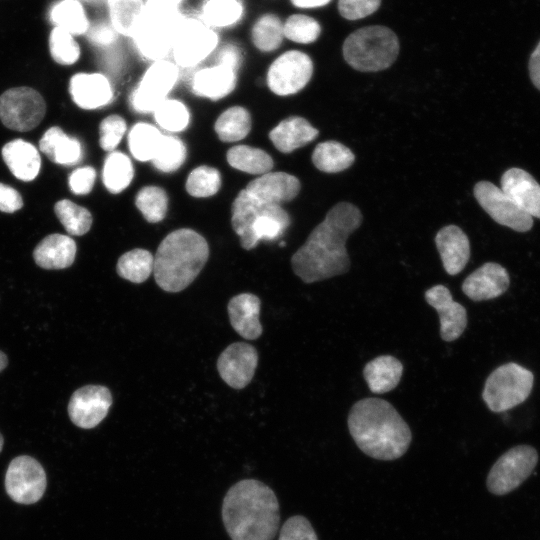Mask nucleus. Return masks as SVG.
<instances>
[{
  "instance_id": "obj_1",
  "label": "nucleus",
  "mask_w": 540,
  "mask_h": 540,
  "mask_svg": "<svg viewBox=\"0 0 540 540\" xmlns=\"http://www.w3.org/2000/svg\"><path fill=\"white\" fill-rule=\"evenodd\" d=\"M362 213L352 203L339 202L309 234L293 254L294 273L305 283L323 281L346 273L350 258L346 249L348 237L360 227Z\"/></svg>"
},
{
  "instance_id": "obj_2",
  "label": "nucleus",
  "mask_w": 540,
  "mask_h": 540,
  "mask_svg": "<svg viewBox=\"0 0 540 540\" xmlns=\"http://www.w3.org/2000/svg\"><path fill=\"white\" fill-rule=\"evenodd\" d=\"M348 429L358 448L378 460L400 458L412 440L408 424L392 404L380 398L357 401L348 415Z\"/></svg>"
},
{
  "instance_id": "obj_3",
  "label": "nucleus",
  "mask_w": 540,
  "mask_h": 540,
  "mask_svg": "<svg viewBox=\"0 0 540 540\" xmlns=\"http://www.w3.org/2000/svg\"><path fill=\"white\" fill-rule=\"evenodd\" d=\"M222 519L232 540H273L280 521L274 491L255 479H244L226 493Z\"/></svg>"
},
{
  "instance_id": "obj_4",
  "label": "nucleus",
  "mask_w": 540,
  "mask_h": 540,
  "mask_svg": "<svg viewBox=\"0 0 540 540\" xmlns=\"http://www.w3.org/2000/svg\"><path fill=\"white\" fill-rule=\"evenodd\" d=\"M208 257V243L202 235L187 228L175 230L157 248L154 279L162 290L180 292L195 280Z\"/></svg>"
},
{
  "instance_id": "obj_5",
  "label": "nucleus",
  "mask_w": 540,
  "mask_h": 540,
  "mask_svg": "<svg viewBox=\"0 0 540 540\" xmlns=\"http://www.w3.org/2000/svg\"><path fill=\"white\" fill-rule=\"evenodd\" d=\"M231 223L242 248L250 250L260 240L281 236L290 225V217L280 205L260 202L243 189L232 204Z\"/></svg>"
},
{
  "instance_id": "obj_6",
  "label": "nucleus",
  "mask_w": 540,
  "mask_h": 540,
  "mask_svg": "<svg viewBox=\"0 0 540 540\" xmlns=\"http://www.w3.org/2000/svg\"><path fill=\"white\" fill-rule=\"evenodd\" d=\"M399 54L396 34L385 26H368L351 33L343 44V57L355 70L376 72L387 69Z\"/></svg>"
},
{
  "instance_id": "obj_7",
  "label": "nucleus",
  "mask_w": 540,
  "mask_h": 540,
  "mask_svg": "<svg viewBox=\"0 0 540 540\" xmlns=\"http://www.w3.org/2000/svg\"><path fill=\"white\" fill-rule=\"evenodd\" d=\"M185 12L145 6L144 14L130 37L137 53L151 62L171 53L177 28Z\"/></svg>"
},
{
  "instance_id": "obj_8",
  "label": "nucleus",
  "mask_w": 540,
  "mask_h": 540,
  "mask_svg": "<svg viewBox=\"0 0 540 540\" xmlns=\"http://www.w3.org/2000/svg\"><path fill=\"white\" fill-rule=\"evenodd\" d=\"M531 371L516 363L496 368L487 378L482 398L493 412H504L524 402L533 387Z\"/></svg>"
},
{
  "instance_id": "obj_9",
  "label": "nucleus",
  "mask_w": 540,
  "mask_h": 540,
  "mask_svg": "<svg viewBox=\"0 0 540 540\" xmlns=\"http://www.w3.org/2000/svg\"><path fill=\"white\" fill-rule=\"evenodd\" d=\"M219 32L204 23L198 15L184 14L177 28L171 54L180 68H193L219 47Z\"/></svg>"
},
{
  "instance_id": "obj_10",
  "label": "nucleus",
  "mask_w": 540,
  "mask_h": 540,
  "mask_svg": "<svg viewBox=\"0 0 540 540\" xmlns=\"http://www.w3.org/2000/svg\"><path fill=\"white\" fill-rule=\"evenodd\" d=\"M46 113L42 95L30 87H14L0 96V120L9 129L26 132L37 127Z\"/></svg>"
},
{
  "instance_id": "obj_11",
  "label": "nucleus",
  "mask_w": 540,
  "mask_h": 540,
  "mask_svg": "<svg viewBox=\"0 0 540 540\" xmlns=\"http://www.w3.org/2000/svg\"><path fill=\"white\" fill-rule=\"evenodd\" d=\"M538 461L537 451L519 445L505 452L492 466L487 477V488L496 495L516 489L532 473Z\"/></svg>"
},
{
  "instance_id": "obj_12",
  "label": "nucleus",
  "mask_w": 540,
  "mask_h": 540,
  "mask_svg": "<svg viewBox=\"0 0 540 540\" xmlns=\"http://www.w3.org/2000/svg\"><path fill=\"white\" fill-rule=\"evenodd\" d=\"M179 77V67L170 60L152 62L130 96L131 107L148 113L166 99Z\"/></svg>"
},
{
  "instance_id": "obj_13",
  "label": "nucleus",
  "mask_w": 540,
  "mask_h": 540,
  "mask_svg": "<svg viewBox=\"0 0 540 540\" xmlns=\"http://www.w3.org/2000/svg\"><path fill=\"white\" fill-rule=\"evenodd\" d=\"M46 485V473L36 459L21 455L8 465L5 489L16 503L29 505L38 502L45 492Z\"/></svg>"
},
{
  "instance_id": "obj_14",
  "label": "nucleus",
  "mask_w": 540,
  "mask_h": 540,
  "mask_svg": "<svg viewBox=\"0 0 540 540\" xmlns=\"http://www.w3.org/2000/svg\"><path fill=\"white\" fill-rule=\"evenodd\" d=\"M313 74V62L304 52L289 50L278 56L267 72V85L280 96L295 94L303 89Z\"/></svg>"
},
{
  "instance_id": "obj_15",
  "label": "nucleus",
  "mask_w": 540,
  "mask_h": 540,
  "mask_svg": "<svg viewBox=\"0 0 540 540\" xmlns=\"http://www.w3.org/2000/svg\"><path fill=\"white\" fill-rule=\"evenodd\" d=\"M473 193L479 205L496 223L518 232L532 228L533 217L493 183L480 181L474 186Z\"/></svg>"
},
{
  "instance_id": "obj_16",
  "label": "nucleus",
  "mask_w": 540,
  "mask_h": 540,
  "mask_svg": "<svg viewBox=\"0 0 540 540\" xmlns=\"http://www.w3.org/2000/svg\"><path fill=\"white\" fill-rule=\"evenodd\" d=\"M112 405L110 390L102 385H86L77 389L68 404L71 421L83 429L96 427Z\"/></svg>"
},
{
  "instance_id": "obj_17",
  "label": "nucleus",
  "mask_w": 540,
  "mask_h": 540,
  "mask_svg": "<svg viewBox=\"0 0 540 540\" xmlns=\"http://www.w3.org/2000/svg\"><path fill=\"white\" fill-rule=\"evenodd\" d=\"M258 363L254 346L235 342L227 346L217 359V370L222 380L234 389L245 388L252 380Z\"/></svg>"
},
{
  "instance_id": "obj_18",
  "label": "nucleus",
  "mask_w": 540,
  "mask_h": 540,
  "mask_svg": "<svg viewBox=\"0 0 540 540\" xmlns=\"http://www.w3.org/2000/svg\"><path fill=\"white\" fill-rule=\"evenodd\" d=\"M425 300L439 315L441 338L447 342L458 339L467 326L464 306L454 301L450 290L442 284L426 290Z\"/></svg>"
},
{
  "instance_id": "obj_19",
  "label": "nucleus",
  "mask_w": 540,
  "mask_h": 540,
  "mask_svg": "<svg viewBox=\"0 0 540 540\" xmlns=\"http://www.w3.org/2000/svg\"><path fill=\"white\" fill-rule=\"evenodd\" d=\"M509 284L507 270L498 263L487 262L466 277L462 291L473 301H483L502 295Z\"/></svg>"
},
{
  "instance_id": "obj_20",
  "label": "nucleus",
  "mask_w": 540,
  "mask_h": 540,
  "mask_svg": "<svg viewBox=\"0 0 540 540\" xmlns=\"http://www.w3.org/2000/svg\"><path fill=\"white\" fill-rule=\"evenodd\" d=\"M301 184L297 177L286 172H268L252 180L245 190L252 197L267 204L280 205L293 200Z\"/></svg>"
},
{
  "instance_id": "obj_21",
  "label": "nucleus",
  "mask_w": 540,
  "mask_h": 540,
  "mask_svg": "<svg viewBox=\"0 0 540 540\" xmlns=\"http://www.w3.org/2000/svg\"><path fill=\"white\" fill-rule=\"evenodd\" d=\"M501 189L522 210L540 219V185L528 172L508 169L501 177Z\"/></svg>"
},
{
  "instance_id": "obj_22",
  "label": "nucleus",
  "mask_w": 540,
  "mask_h": 540,
  "mask_svg": "<svg viewBox=\"0 0 540 540\" xmlns=\"http://www.w3.org/2000/svg\"><path fill=\"white\" fill-rule=\"evenodd\" d=\"M72 100L82 109H96L107 105L112 97L111 84L101 73H77L69 82Z\"/></svg>"
},
{
  "instance_id": "obj_23",
  "label": "nucleus",
  "mask_w": 540,
  "mask_h": 540,
  "mask_svg": "<svg viewBox=\"0 0 540 540\" xmlns=\"http://www.w3.org/2000/svg\"><path fill=\"white\" fill-rule=\"evenodd\" d=\"M435 244L445 271L449 275L460 273L470 258V242L462 229L456 225L444 226L437 232Z\"/></svg>"
},
{
  "instance_id": "obj_24",
  "label": "nucleus",
  "mask_w": 540,
  "mask_h": 540,
  "mask_svg": "<svg viewBox=\"0 0 540 540\" xmlns=\"http://www.w3.org/2000/svg\"><path fill=\"white\" fill-rule=\"evenodd\" d=\"M261 301L252 293L232 297L227 311L232 328L244 339L255 340L262 334L259 320Z\"/></svg>"
},
{
  "instance_id": "obj_25",
  "label": "nucleus",
  "mask_w": 540,
  "mask_h": 540,
  "mask_svg": "<svg viewBox=\"0 0 540 540\" xmlns=\"http://www.w3.org/2000/svg\"><path fill=\"white\" fill-rule=\"evenodd\" d=\"M237 72L227 66L216 64L197 70L191 80L194 94L219 100L230 92L236 85Z\"/></svg>"
},
{
  "instance_id": "obj_26",
  "label": "nucleus",
  "mask_w": 540,
  "mask_h": 540,
  "mask_svg": "<svg viewBox=\"0 0 540 540\" xmlns=\"http://www.w3.org/2000/svg\"><path fill=\"white\" fill-rule=\"evenodd\" d=\"M76 250V243L70 236L55 233L38 243L33 258L43 269H64L73 264Z\"/></svg>"
},
{
  "instance_id": "obj_27",
  "label": "nucleus",
  "mask_w": 540,
  "mask_h": 540,
  "mask_svg": "<svg viewBox=\"0 0 540 540\" xmlns=\"http://www.w3.org/2000/svg\"><path fill=\"white\" fill-rule=\"evenodd\" d=\"M1 153L7 167L19 180L32 181L39 174L41 157L31 143L14 139L3 146Z\"/></svg>"
},
{
  "instance_id": "obj_28",
  "label": "nucleus",
  "mask_w": 540,
  "mask_h": 540,
  "mask_svg": "<svg viewBox=\"0 0 540 540\" xmlns=\"http://www.w3.org/2000/svg\"><path fill=\"white\" fill-rule=\"evenodd\" d=\"M319 134L305 118L291 116L273 128L269 137L273 145L282 153H290L310 142Z\"/></svg>"
},
{
  "instance_id": "obj_29",
  "label": "nucleus",
  "mask_w": 540,
  "mask_h": 540,
  "mask_svg": "<svg viewBox=\"0 0 540 540\" xmlns=\"http://www.w3.org/2000/svg\"><path fill=\"white\" fill-rule=\"evenodd\" d=\"M39 148L53 163L59 165H75L82 159L81 143L58 126L45 131L39 141Z\"/></svg>"
},
{
  "instance_id": "obj_30",
  "label": "nucleus",
  "mask_w": 540,
  "mask_h": 540,
  "mask_svg": "<svg viewBox=\"0 0 540 540\" xmlns=\"http://www.w3.org/2000/svg\"><path fill=\"white\" fill-rule=\"evenodd\" d=\"M245 13L242 0H202L196 14L204 23L219 32L238 26Z\"/></svg>"
},
{
  "instance_id": "obj_31",
  "label": "nucleus",
  "mask_w": 540,
  "mask_h": 540,
  "mask_svg": "<svg viewBox=\"0 0 540 540\" xmlns=\"http://www.w3.org/2000/svg\"><path fill=\"white\" fill-rule=\"evenodd\" d=\"M402 373V363L391 355L378 356L369 361L363 369V376L370 391L376 394L393 390L399 384Z\"/></svg>"
},
{
  "instance_id": "obj_32",
  "label": "nucleus",
  "mask_w": 540,
  "mask_h": 540,
  "mask_svg": "<svg viewBox=\"0 0 540 540\" xmlns=\"http://www.w3.org/2000/svg\"><path fill=\"white\" fill-rule=\"evenodd\" d=\"M355 160L354 153L338 141H324L312 153L314 166L326 173H337L349 168Z\"/></svg>"
},
{
  "instance_id": "obj_33",
  "label": "nucleus",
  "mask_w": 540,
  "mask_h": 540,
  "mask_svg": "<svg viewBox=\"0 0 540 540\" xmlns=\"http://www.w3.org/2000/svg\"><path fill=\"white\" fill-rule=\"evenodd\" d=\"M109 22L120 36L130 38L144 11V0H106Z\"/></svg>"
},
{
  "instance_id": "obj_34",
  "label": "nucleus",
  "mask_w": 540,
  "mask_h": 540,
  "mask_svg": "<svg viewBox=\"0 0 540 540\" xmlns=\"http://www.w3.org/2000/svg\"><path fill=\"white\" fill-rule=\"evenodd\" d=\"M250 37L253 45L259 51H275L285 38L283 21L274 13H264L254 20Z\"/></svg>"
},
{
  "instance_id": "obj_35",
  "label": "nucleus",
  "mask_w": 540,
  "mask_h": 540,
  "mask_svg": "<svg viewBox=\"0 0 540 540\" xmlns=\"http://www.w3.org/2000/svg\"><path fill=\"white\" fill-rule=\"evenodd\" d=\"M50 20L55 27L62 28L74 35L86 34L89 19L78 0H61L50 10Z\"/></svg>"
},
{
  "instance_id": "obj_36",
  "label": "nucleus",
  "mask_w": 540,
  "mask_h": 540,
  "mask_svg": "<svg viewBox=\"0 0 540 540\" xmlns=\"http://www.w3.org/2000/svg\"><path fill=\"white\" fill-rule=\"evenodd\" d=\"M227 161L233 168L250 173L265 174L273 168V159L262 149L238 145L227 152Z\"/></svg>"
},
{
  "instance_id": "obj_37",
  "label": "nucleus",
  "mask_w": 540,
  "mask_h": 540,
  "mask_svg": "<svg viewBox=\"0 0 540 540\" xmlns=\"http://www.w3.org/2000/svg\"><path fill=\"white\" fill-rule=\"evenodd\" d=\"M134 169L125 154L112 151L105 158L102 177L106 189L113 194L123 191L132 181Z\"/></svg>"
},
{
  "instance_id": "obj_38",
  "label": "nucleus",
  "mask_w": 540,
  "mask_h": 540,
  "mask_svg": "<svg viewBox=\"0 0 540 540\" xmlns=\"http://www.w3.org/2000/svg\"><path fill=\"white\" fill-rule=\"evenodd\" d=\"M154 256L147 250L136 248L124 253L118 259V275L132 283H143L153 272Z\"/></svg>"
},
{
  "instance_id": "obj_39",
  "label": "nucleus",
  "mask_w": 540,
  "mask_h": 540,
  "mask_svg": "<svg viewBox=\"0 0 540 540\" xmlns=\"http://www.w3.org/2000/svg\"><path fill=\"white\" fill-rule=\"evenodd\" d=\"M250 129V114L240 106L228 108L215 122V131L223 142L239 141L247 136Z\"/></svg>"
},
{
  "instance_id": "obj_40",
  "label": "nucleus",
  "mask_w": 540,
  "mask_h": 540,
  "mask_svg": "<svg viewBox=\"0 0 540 540\" xmlns=\"http://www.w3.org/2000/svg\"><path fill=\"white\" fill-rule=\"evenodd\" d=\"M163 134L148 123L135 124L128 134L131 154L139 161L152 160L159 147Z\"/></svg>"
},
{
  "instance_id": "obj_41",
  "label": "nucleus",
  "mask_w": 540,
  "mask_h": 540,
  "mask_svg": "<svg viewBox=\"0 0 540 540\" xmlns=\"http://www.w3.org/2000/svg\"><path fill=\"white\" fill-rule=\"evenodd\" d=\"M54 211L70 235L81 236L91 228L93 218L90 211L70 200L58 201L54 206Z\"/></svg>"
},
{
  "instance_id": "obj_42",
  "label": "nucleus",
  "mask_w": 540,
  "mask_h": 540,
  "mask_svg": "<svg viewBox=\"0 0 540 540\" xmlns=\"http://www.w3.org/2000/svg\"><path fill=\"white\" fill-rule=\"evenodd\" d=\"M135 204L148 222L156 223L166 215L168 197L162 188L146 186L137 193Z\"/></svg>"
},
{
  "instance_id": "obj_43",
  "label": "nucleus",
  "mask_w": 540,
  "mask_h": 540,
  "mask_svg": "<svg viewBox=\"0 0 540 540\" xmlns=\"http://www.w3.org/2000/svg\"><path fill=\"white\" fill-rule=\"evenodd\" d=\"M185 158L184 143L176 136L163 135L152 162L162 172H173L183 164Z\"/></svg>"
},
{
  "instance_id": "obj_44",
  "label": "nucleus",
  "mask_w": 540,
  "mask_h": 540,
  "mask_svg": "<svg viewBox=\"0 0 540 540\" xmlns=\"http://www.w3.org/2000/svg\"><path fill=\"white\" fill-rule=\"evenodd\" d=\"M157 124L164 130L179 132L184 130L190 119L186 106L175 99L163 100L153 111Z\"/></svg>"
},
{
  "instance_id": "obj_45",
  "label": "nucleus",
  "mask_w": 540,
  "mask_h": 540,
  "mask_svg": "<svg viewBox=\"0 0 540 540\" xmlns=\"http://www.w3.org/2000/svg\"><path fill=\"white\" fill-rule=\"evenodd\" d=\"M221 186V176L217 169L206 165L192 170L186 181L187 192L194 197H209L216 194Z\"/></svg>"
},
{
  "instance_id": "obj_46",
  "label": "nucleus",
  "mask_w": 540,
  "mask_h": 540,
  "mask_svg": "<svg viewBox=\"0 0 540 540\" xmlns=\"http://www.w3.org/2000/svg\"><path fill=\"white\" fill-rule=\"evenodd\" d=\"M49 49L53 60L61 65H72L80 57V47L73 35L59 27L50 33Z\"/></svg>"
},
{
  "instance_id": "obj_47",
  "label": "nucleus",
  "mask_w": 540,
  "mask_h": 540,
  "mask_svg": "<svg viewBox=\"0 0 540 540\" xmlns=\"http://www.w3.org/2000/svg\"><path fill=\"white\" fill-rule=\"evenodd\" d=\"M285 38L300 44H309L317 40L321 33L320 24L312 17L303 14L289 16L283 22Z\"/></svg>"
},
{
  "instance_id": "obj_48",
  "label": "nucleus",
  "mask_w": 540,
  "mask_h": 540,
  "mask_svg": "<svg viewBox=\"0 0 540 540\" xmlns=\"http://www.w3.org/2000/svg\"><path fill=\"white\" fill-rule=\"evenodd\" d=\"M127 126L125 120L119 115H109L104 118L99 126L100 147L112 152L120 143Z\"/></svg>"
},
{
  "instance_id": "obj_49",
  "label": "nucleus",
  "mask_w": 540,
  "mask_h": 540,
  "mask_svg": "<svg viewBox=\"0 0 540 540\" xmlns=\"http://www.w3.org/2000/svg\"><path fill=\"white\" fill-rule=\"evenodd\" d=\"M278 540H318V537L307 518L295 515L282 525Z\"/></svg>"
},
{
  "instance_id": "obj_50",
  "label": "nucleus",
  "mask_w": 540,
  "mask_h": 540,
  "mask_svg": "<svg viewBox=\"0 0 540 540\" xmlns=\"http://www.w3.org/2000/svg\"><path fill=\"white\" fill-rule=\"evenodd\" d=\"M381 0H339L338 10L348 20L364 18L375 12Z\"/></svg>"
},
{
  "instance_id": "obj_51",
  "label": "nucleus",
  "mask_w": 540,
  "mask_h": 540,
  "mask_svg": "<svg viewBox=\"0 0 540 540\" xmlns=\"http://www.w3.org/2000/svg\"><path fill=\"white\" fill-rule=\"evenodd\" d=\"M95 179L96 171L93 167H80L69 175L70 190L76 195H86L91 192Z\"/></svg>"
},
{
  "instance_id": "obj_52",
  "label": "nucleus",
  "mask_w": 540,
  "mask_h": 540,
  "mask_svg": "<svg viewBox=\"0 0 540 540\" xmlns=\"http://www.w3.org/2000/svg\"><path fill=\"white\" fill-rule=\"evenodd\" d=\"M86 35L92 44L100 47L115 44L120 36L109 21H101L90 25Z\"/></svg>"
},
{
  "instance_id": "obj_53",
  "label": "nucleus",
  "mask_w": 540,
  "mask_h": 540,
  "mask_svg": "<svg viewBox=\"0 0 540 540\" xmlns=\"http://www.w3.org/2000/svg\"><path fill=\"white\" fill-rule=\"evenodd\" d=\"M215 59L216 64L227 66L237 72L242 64L243 53L237 44L230 42L217 50Z\"/></svg>"
},
{
  "instance_id": "obj_54",
  "label": "nucleus",
  "mask_w": 540,
  "mask_h": 540,
  "mask_svg": "<svg viewBox=\"0 0 540 540\" xmlns=\"http://www.w3.org/2000/svg\"><path fill=\"white\" fill-rule=\"evenodd\" d=\"M23 207L20 193L13 187L0 182V211L13 213Z\"/></svg>"
},
{
  "instance_id": "obj_55",
  "label": "nucleus",
  "mask_w": 540,
  "mask_h": 540,
  "mask_svg": "<svg viewBox=\"0 0 540 540\" xmlns=\"http://www.w3.org/2000/svg\"><path fill=\"white\" fill-rule=\"evenodd\" d=\"M529 73L532 83L540 90V41L530 56Z\"/></svg>"
},
{
  "instance_id": "obj_56",
  "label": "nucleus",
  "mask_w": 540,
  "mask_h": 540,
  "mask_svg": "<svg viewBox=\"0 0 540 540\" xmlns=\"http://www.w3.org/2000/svg\"><path fill=\"white\" fill-rule=\"evenodd\" d=\"M145 6L165 10H183L185 0H144Z\"/></svg>"
},
{
  "instance_id": "obj_57",
  "label": "nucleus",
  "mask_w": 540,
  "mask_h": 540,
  "mask_svg": "<svg viewBox=\"0 0 540 540\" xmlns=\"http://www.w3.org/2000/svg\"><path fill=\"white\" fill-rule=\"evenodd\" d=\"M298 8H317L328 4L331 0H290Z\"/></svg>"
},
{
  "instance_id": "obj_58",
  "label": "nucleus",
  "mask_w": 540,
  "mask_h": 540,
  "mask_svg": "<svg viewBox=\"0 0 540 540\" xmlns=\"http://www.w3.org/2000/svg\"><path fill=\"white\" fill-rule=\"evenodd\" d=\"M8 365V358L4 352L0 350V372Z\"/></svg>"
},
{
  "instance_id": "obj_59",
  "label": "nucleus",
  "mask_w": 540,
  "mask_h": 540,
  "mask_svg": "<svg viewBox=\"0 0 540 540\" xmlns=\"http://www.w3.org/2000/svg\"><path fill=\"white\" fill-rule=\"evenodd\" d=\"M3 444H4V439H3L2 434L0 433V452L2 451Z\"/></svg>"
}]
</instances>
